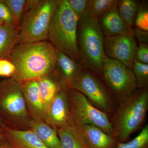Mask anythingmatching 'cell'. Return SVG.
Wrapping results in <instances>:
<instances>
[{
    "label": "cell",
    "mask_w": 148,
    "mask_h": 148,
    "mask_svg": "<svg viewBox=\"0 0 148 148\" xmlns=\"http://www.w3.org/2000/svg\"><path fill=\"white\" fill-rule=\"evenodd\" d=\"M57 50L47 40L17 44L8 59L15 67L12 78L21 83L51 73L55 70Z\"/></svg>",
    "instance_id": "cell-1"
},
{
    "label": "cell",
    "mask_w": 148,
    "mask_h": 148,
    "mask_svg": "<svg viewBox=\"0 0 148 148\" xmlns=\"http://www.w3.org/2000/svg\"><path fill=\"white\" fill-rule=\"evenodd\" d=\"M148 109L147 88L135 90L120 101L112 119L114 136L119 143L126 142L130 136L140 129Z\"/></svg>",
    "instance_id": "cell-2"
},
{
    "label": "cell",
    "mask_w": 148,
    "mask_h": 148,
    "mask_svg": "<svg viewBox=\"0 0 148 148\" xmlns=\"http://www.w3.org/2000/svg\"><path fill=\"white\" fill-rule=\"evenodd\" d=\"M78 21L68 1L58 0L49 24L48 39L56 50L81 64L77 45Z\"/></svg>",
    "instance_id": "cell-3"
},
{
    "label": "cell",
    "mask_w": 148,
    "mask_h": 148,
    "mask_svg": "<svg viewBox=\"0 0 148 148\" xmlns=\"http://www.w3.org/2000/svg\"><path fill=\"white\" fill-rule=\"evenodd\" d=\"M104 35L98 19L84 15L78 21L77 45L84 67L102 74L104 59Z\"/></svg>",
    "instance_id": "cell-4"
},
{
    "label": "cell",
    "mask_w": 148,
    "mask_h": 148,
    "mask_svg": "<svg viewBox=\"0 0 148 148\" xmlns=\"http://www.w3.org/2000/svg\"><path fill=\"white\" fill-rule=\"evenodd\" d=\"M57 4L58 0H27L16 44L47 40L51 20Z\"/></svg>",
    "instance_id": "cell-5"
},
{
    "label": "cell",
    "mask_w": 148,
    "mask_h": 148,
    "mask_svg": "<svg viewBox=\"0 0 148 148\" xmlns=\"http://www.w3.org/2000/svg\"><path fill=\"white\" fill-rule=\"evenodd\" d=\"M0 119L10 128L17 130L29 129L31 118L21 84L12 78L0 81Z\"/></svg>",
    "instance_id": "cell-6"
},
{
    "label": "cell",
    "mask_w": 148,
    "mask_h": 148,
    "mask_svg": "<svg viewBox=\"0 0 148 148\" xmlns=\"http://www.w3.org/2000/svg\"><path fill=\"white\" fill-rule=\"evenodd\" d=\"M68 93L73 119L77 126L92 125L115 137L108 114L96 108L79 91L68 87Z\"/></svg>",
    "instance_id": "cell-7"
},
{
    "label": "cell",
    "mask_w": 148,
    "mask_h": 148,
    "mask_svg": "<svg viewBox=\"0 0 148 148\" xmlns=\"http://www.w3.org/2000/svg\"><path fill=\"white\" fill-rule=\"evenodd\" d=\"M102 74L112 92L120 101L138 88L132 69L115 59L106 56Z\"/></svg>",
    "instance_id": "cell-8"
},
{
    "label": "cell",
    "mask_w": 148,
    "mask_h": 148,
    "mask_svg": "<svg viewBox=\"0 0 148 148\" xmlns=\"http://www.w3.org/2000/svg\"><path fill=\"white\" fill-rule=\"evenodd\" d=\"M69 88L84 94L95 107L108 114L112 109L110 97L96 77L84 69Z\"/></svg>",
    "instance_id": "cell-9"
},
{
    "label": "cell",
    "mask_w": 148,
    "mask_h": 148,
    "mask_svg": "<svg viewBox=\"0 0 148 148\" xmlns=\"http://www.w3.org/2000/svg\"><path fill=\"white\" fill-rule=\"evenodd\" d=\"M137 47L134 30L127 34L104 38L106 56L120 61L130 69L133 67Z\"/></svg>",
    "instance_id": "cell-10"
},
{
    "label": "cell",
    "mask_w": 148,
    "mask_h": 148,
    "mask_svg": "<svg viewBox=\"0 0 148 148\" xmlns=\"http://www.w3.org/2000/svg\"><path fill=\"white\" fill-rule=\"evenodd\" d=\"M73 120L68 87L63 84L60 91L46 114L45 121L57 130L69 124Z\"/></svg>",
    "instance_id": "cell-11"
},
{
    "label": "cell",
    "mask_w": 148,
    "mask_h": 148,
    "mask_svg": "<svg viewBox=\"0 0 148 148\" xmlns=\"http://www.w3.org/2000/svg\"><path fill=\"white\" fill-rule=\"evenodd\" d=\"M22 92L31 119L45 121L46 113L37 79L21 83Z\"/></svg>",
    "instance_id": "cell-12"
},
{
    "label": "cell",
    "mask_w": 148,
    "mask_h": 148,
    "mask_svg": "<svg viewBox=\"0 0 148 148\" xmlns=\"http://www.w3.org/2000/svg\"><path fill=\"white\" fill-rule=\"evenodd\" d=\"M98 20L105 37L127 34L134 30L121 18L119 13L117 5L105 14Z\"/></svg>",
    "instance_id": "cell-13"
},
{
    "label": "cell",
    "mask_w": 148,
    "mask_h": 148,
    "mask_svg": "<svg viewBox=\"0 0 148 148\" xmlns=\"http://www.w3.org/2000/svg\"><path fill=\"white\" fill-rule=\"evenodd\" d=\"M83 66L71 57L57 50V58L54 73L61 82L69 87L73 81L84 69Z\"/></svg>",
    "instance_id": "cell-14"
},
{
    "label": "cell",
    "mask_w": 148,
    "mask_h": 148,
    "mask_svg": "<svg viewBox=\"0 0 148 148\" xmlns=\"http://www.w3.org/2000/svg\"><path fill=\"white\" fill-rule=\"evenodd\" d=\"M78 127L88 148H113L117 143L115 137L95 125H86Z\"/></svg>",
    "instance_id": "cell-15"
},
{
    "label": "cell",
    "mask_w": 148,
    "mask_h": 148,
    "mask_svg": "<svg viewBox=\"0 0 148 148\" xmlns=\"http://www.w3.org/2000/svg\"><path fill=\"white\" fill-rule=\"evenodd\" d=\"M6 136L14 148H49L31 130H17L4 125Z\"/></svg>",
    "instance_id": "cell-16"
},
{
    "label": "cell",
    "mask_w": 148,
    "mask_h": 148,
    "mask_svg": "<svg viewBox=\"0 0 148 148\" xmlns=\"http://www.w3.org/2000/svg\"><path fill=\"white\" fill-rule=\"evenodd\" d=\"M39 89L45 113L60 91L62 83L55 73H51L37 79Z\"/></svg>",
    "instance_id": "cell-17"
},
{
    "label": "cell",
    "mask_w": 148,
    "mask_h": 148,
    "mask_svg": "<svg viewBox=\"0 0 148 148\" xmlns=\"http://www.w3.org/2000/svg\"><path fill=\"white\" fill-rule=\"evenodd\" d=\"M61 148H88L79 127L73 119L69 124L57 130Z\"/></svg>",
    "instance_id": "cell-18"
},
{
    "label": "cell",
    "mask_w": 148,
    "mask_h": 148,
    "mask_svg": "<svg viewBox=\"0 0 148 148\" xmlns=\"http://www.w3.org/2000/svg\"><path fill=\"white\" fill-rule=\"evenodd\" d=\"M29 129L38 137L49 148H61L57 130L43 121L31 119Z\"/></svg>",
    "instance_id": "cell-19"
},
{
    "label": "cell",
    "mask_w": 148,
    "mask_h": 148,
    "mask_svg": "<svg viewBox=\"0 0 148 148\" xmlns=\"http://www.w3.org/2000/svg\"><path fill=\"white\" fill-rule=\"evenodd\" d=\"M18 30L13 25L3 24L0 27V59H8L16 45Z\"/></svg>",
    "instance_id": "cell-20"
},
{
    "label": "cell",
    "mask_w": 148,
    "mask_h": 148,
    "mask_svg": "<svg viewBox=\"0 0 148 148\" xmlns=\"http://www.w3.org/2000/svg\"><path fill=\"white\" fill-rule=\"evenodd\" d=\"M117 0H88L86 15L98 19L114 7Z\"/></svg>",
    "instance_id": "cell-21"
},
{
    "label": "cell",
    "mask_w": 148,
    "mask_h": 148,
    "mask_svg": "<svg viewBox=\"0 0 148 148\" xmlns=\"http://www.w3.org/2000/svg\"><path fill=\"white\" fill-rule=\"evenodd\" d=\"M139 1L134 0L119 1L117 5L120 15L125 22L132 27L135 24V18L139 8Z\"/></svg>",
    "instance_id": "cell-22"
},
{
    "label": "cell",
    "mask_w": 148,
    "mask_h": 148,
    "mask_svg": "<svg viewBox=\"0 0 148 148\" xmlns=\"http://www.w3.org/2000/svg\"><path fill=\"white\" fill-rule=\"evenodd\" d=\"M8 8L13 18L14 25L19 30L27 0H3Z\"/></svg>",
    "instance_id": "cell-23"
},
{
    "label": "cell",
    "mask_w": 148,
    "mask_h": 148,
    "mask_svg": "<svg viewBox=\"0 0 148 148\" xmlns=\"http://www.w3.org/2000/svg\"><path fill=\"white\" fill-rule=\"evenodd\" d=\"M148 125L145 126L138 136L125 143H117L113 148H148Z\"/></svg>",
    "instance_id": "cell-24"
},
{
    "label": "cell",
    "mask_w": 148,
    "mask_h": 148,
    "mask_svg": "<svg viewBox=\"0 0 148 148\" xmlns=\"http://www.w3.org/2000/svg\"><path fill=\"white\" fill-rule=\"evenodd\" d=\"M132 71L137 81L138 88H147L148 85V64L134 61Z\"/></svg>",
    "instance_id": "cell-25"
},
{
    "label": "cell",
    "mask_w": 148,
    "mask_h": 148,
    "mask_svg": "<svg viewBox=\"0 0 148 148\" xmlns=\"http://www.w3.org/2000/svg\"><path fill=\"white\" fill-rule=\"evenodd\" d=\"M136 28L144 32H148V8L147 2L140 4L135 18Z\"/></svg>",
    "instance_id": "cell-26"
},
{
    "label": "cell",
    "mask_w": 148,
    "mask_h": 148,
    "mask_svg": "<svg viewBox=\"0 0 148 148\" xmlns=\"http://www.w3.org/2000/svg\"><path fill=\"white\" fill-rule=\"evenodd\" d=\"M69 6L78 19L86 14L88 0H67Z\"/></svg>",
    "instance_id": "cell-27"
},
{
    "label": "cell",
    "mask_w": 148,
    "mask_h": 148,
    "mask_svg": "<svg viewBox=\"0 0 148 148\" xmlns=\"http://www.w3.org/2000/svg\"><path fill=\"white\" fill-rule=\"evenodd\" d=\"M14 65L8 59H0V77L12 78L15 73Z\"/></svg>",
    "instance_id": "cell-28"
},
{
    "label": "cell",
    "mask_w": 148,
    "mask_h": 148,
    "mask_svg": "<svg viewBox=\"0 0 148 148\" xmlns=\"http://www.w3.org/2000/svg\"><path fill=\"white\" fill-rule=\"evenodd\" d=\"M135 61L142 64H148V44L145 43H140L137 47Z\"/></svg>",
    "instance_id": "cell-29"
},
{
    "label": "cell",
    "mask_w": 148,
    "mask_h": 148,
    "mask_svg": "<svg viewBox=\"0 0 148 148\" xmlns=\"http://www.w3.org/2000/svg\"><path fill=\"white\" fill-rule=\"evenodd\" d=\"M0 20L3 24L14 25L13 19L10 11L3 0H0Z\"/></svg>",
    "instance_id": "cell-30"
},
{
    "label": "cell",
    "mask_w": 148,
    "mask_h": 148,
    "mask_svg": "<svg viewBox=\"0 0 148 148\" xmlns=\"http://www.w3.org/2000/svg\"><path fill=\"white\" fill-rule=\"evenodd\" d=\"M134 35L138 37L140 43H145L148 44V32L141 31L136 28L134 30Z\"/></svg>",
    "instance_id": "cell-31"
},
{
    "label": "cell",
    "mask_w": 148,
    "mask_h": 148,
    "mask_svg": "<svg viewBox=\"0 0 148 148\" xmlns=\"http://www.w3.org/2000/svg\"><path fill=\"white\" fill-rule=\"evenodd\" d=\"M0 148H14L9 140L6 138L0 142Z\"/></svg>",
    "instance_id": "cell-32"
},
{
    "label": "cell",
    "mask_w": 148,
    "mask_h": 148,
    "mask_svg": "<svg viewBox=\"0 0 148 148\" xmlns=\"http://www.w3.org/2000/svg\"><path fill=\"white\" fill-rule=\"evenodd\" d=\"M6 136L5 132L3 125L1 127H0V142L6 138Z\"/></svg>",
    "instance_id": "cell-33"
},
{
    "label": "cell",
    "mask_w": 148,
    "mask_h": 148,
    "mask_svg": "<svg viewBox=\"0 0 148 148\" xmlns=\"http://www.w3.org/2000/svg\"><path fill=\"white\" fill-rule=\"evenodd\" d=\"M4 125V124L3 123V122L0 119V127H1V126H3Z\"/></svg>",
    "instance_id": "cell-34"
},
{
    "label": "cell",
    "mask_w": 148,
    "mask_h": 148,
    "mask_svg": "<svg viewBox=\"0 0 148 148\" xmlns=\"http://www.w3.org/2000/svg\"><path fill=\"white\" fill-rule=\"evenodd\" d=\"M3 22L1 20H0V27H1L2 25H3Z\"/></svg>",
    "instance_id": "cell-35"
}]
</instances>
